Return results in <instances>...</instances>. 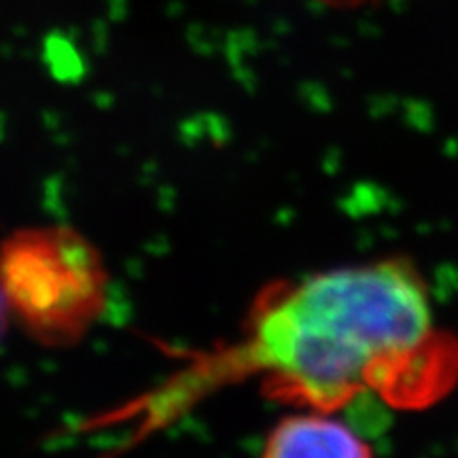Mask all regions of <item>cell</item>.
Segmentation results:
<instances>
[{
	"label": "cell",
	"instance_id": "6da1fadb",
	"mask_svg": "<svg viewBox=\"0 0 458 458\" xmlns=\"http://www.w3.org/2000/svg\"><path fill=\"white\" fill-rule=\"evenodd\" d=\"M191 377L257 376L274 401L340 414L359 399L422 408L458 376V344L435 325L431 293L405 257L284 278L257 293L240 340Z\"/></svg>",
	"mask_w": 458,
	"mask_h": 458
},
{
	"label": "cell",
	"instance_id": "7a4b0ae2",
	"mask_svg": "<svg viewBox=\"0 0 458 458\" xmlns=\"http://www.w3.org/2000/svg\"><path fill=\"white\" fill-rule=\"evenodd\" d=\"M108 286L100 250L74 227H21L0 242V295L43 346L81 342L106 310Z\"/></svg>",
	"mask_w": 458,
	"mask_h": 458
},
{
	"label": "cell",
	"instance_id": "3957f363",
	"mask_svg": "<svg viewBox=\"0 0 458 458\" xmlns=\"http://www.w3.org/2000/svg\"><path fill=\"white\" fill-rule=\"evenodd\" d=\"M261 458H376L371 445L340 414L297 411L276 422Z\"/></svg>",
	"mask_w": 458,
	"mask_h": 458
},
{
	"label": "cell",
	"instance_id": "277c9868",
	"mask_svg": "<svg viewBox=\"0 0 458 458\" xmlns=\"http://www.w3.org/2000/svg\"><path fill=\"white\" fill-rule=\"evenodd\" d=\"M317 3L329 4V7H340V9H346V7H360V4L371 3V0H317Z\"/></svg>",
	"mask_w": 458,
	"mask_h": 458
},
{
	"label": "cell",
	"instance_id": "5b68a950",
	"mask_svg": "<svg viewBox=\"0 0 458 458\" xmlns=\"http://www.w3.org/2000/svg\"><path fill=\"white\" fill-rule=\"evenodd\" d=\"M9 318H11L9 310H7V306H4L3 295H0V337H3V334H4V327H7Z\"/></svg>",
	"mask_w": 458,
	"mask_h": 458
}]
</instances>
